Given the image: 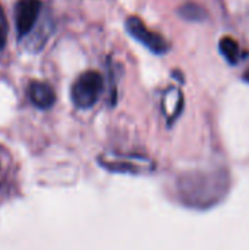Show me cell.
<instances>
[{"mask_svg": "<svg viewBox=\"0 0 249 250\" xmlns=\"http://www.w3.org/2000/svg\"><path fill=\"white\" fill-rule=\"evenodd\" d=\"M104 81L98 72L88 70L82 73L73 83L70 97L78 108H91L103 92Z\"/></svg>", "mask_w": 249, "mask_h": 250, "instance_id": "cell-1", "label": "cell"}, {"mask_svg": "<svg viewBox=\"0 0 249 250\" xmlns=\"http://www.w3.org/2000/svg\"><path fill=\"white\" fill-rule=\"evenodd\" d=\"M125 28L132 38H135L136 41L144 44L150 51H153L156 54H163L169 50L167 41L160 34L150 31L145 26V23L136 16H129L125 22Z\"/></svg>", "mask_w": 249, "mask_h": 250, "instance_id": "cell-2", "label": "cell"}, {"mask_svg": "<svg viewBox=\"0 0 249 250\" xmlns=\"http://www.w3.org/2000/svg\"><path fill=\"white\" fill-rule=\"evenodd\" d=\"M41 10V0H18L15 6V23L18 37H25L35 25Z\"/></svg>", "mask_w": 249, "mask_h": 250, "instance_id": "cell-3", "label": "cell"}, {"mask_svg": "<svg viewBox=\"0 0 249 250\" xmlns=\"http://www.w3.org/2000/svg\"><path fill=\"white\" fill-rule=\"evenodd\" d=\"M100 161L106 168L120 173H144L145 170L153 168L151 161L144 157L134 155H106V158H101Z\"/></svg>", "mask_w": 249, "mask_h": 250, "instance_id": "cell-4", "label": "cell"}, {"mask_svg": "<svg viewBox=\"0 0 249 250\" xmlns=\"http://www.w3.org/2000/svg\"><path fill=\"white\" fill-rule=\"evenodd\" d=\"M28 97L35 107L43 108V110L50 108L56 101V94H54L53 88L48 83L38 82V81H34L29 83Z\"/></svg>", "mask_w": 249, "mask_h": 250, "instance_id": "cell-5", "label": "cell"}, {"mask_svg": "<svg viewBox=\"0 0 249 250\" xmlns=\"http://www.w3.org/2000/svg\"><path fill=\"white\" fill-rule=\"evenodd\" d=\"M220 53L225 56V59L230 63V64H236L241 60V50H239V44L230 38V37H225L220 40L219 44Z\"/></svg>", "mask_w": 249, "mask_h": 250, "instance_id": "cell-6", "label": "cell"}, {"mask_svg": "<svg viewBox=\"0 0 249 250\" xmlns=\"http://www.w3.org/2000/svg\"><path fill=\"white\" fill-rule=\"evenodd\" d=\"M179 15L186 21H203L205 18V10L201 9L198 4L188 3L179 9Z\"/></svg>", "mask_w": 249, "mask_h": 250, "instance_id": "cell-7", "label": "cell"}, {"mask_svg": "<svg viewBox=\"0 0 249 250\" xmlns=\"http://www.w3.org/2000/svg\"><path fill=\"white\" fill-rule=\"evenodd\" d=\"M6 38H7V21H6L4 12L0 6V51L3 50V47L6 44Z\"/></svg>", "mask_w": 249, "mask_h": 250, "instance_id": "cell-8", "label": "cell"}]
</instances>
